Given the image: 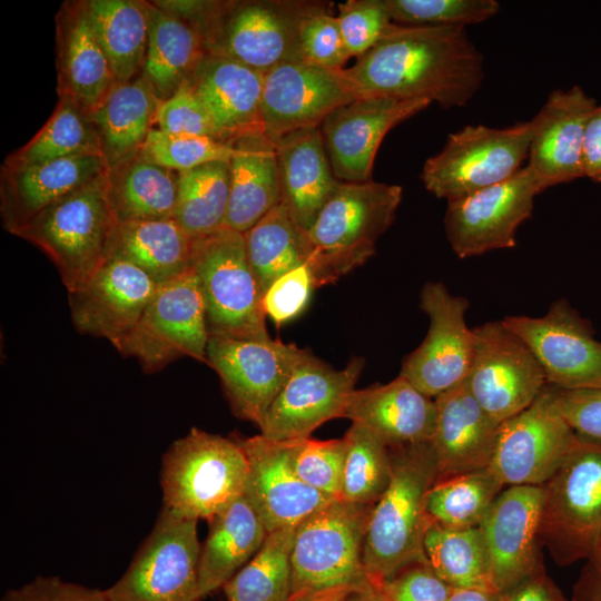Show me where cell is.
Here are the masks:
<instances>
[{
    "instance_id": "obj_1",
    "label": "cell",
    "mask_w": 601,
    "mask_h": 601,
    "mask_svg": "<svg viewBox=\"0 0 601 601\" xmlns=\"http://www.w3.org/2000/svg\"><path fill=\"white\" fill-rule=\"evenodd\" d=\"M346 71L364 97L427 99L464 107L484 78V58L463 27L394 23Z\"/></svg>"
},
{
    "instance_id": "obj_2",
    "label": "cell",
    "mask_w": 601,
    "mask_h": 601,
    "mask_svg": "<svg viewBox=\"0 0 601 601\" xmlns=\"http://www.w3.org/2000/svg\"><path fill=\"white\" fill-rule=\"evenodd\" d=\"M388 451L391 481L371 510L363 543L365 570L381 588L406 565L427 561L423 546L430 525L425 502L439 474L431 441Z\"/></svg>"
},
{
    "instance_id": "obj_3",
    "label": "cell",
    "mask_w": 601,
    "mask_h": 601,
    "mask_svg": "<svg viewBox=\"0 0 601 601\" xmlns=\"http://www.w3.org/2000/svg\"><path fill=\"white\" fill-rule=\"evenodd\" d=\"M372 508L335 500L297 525L289 601H323L384 589L371 580L363 562Z\"/></svg>"
},
{
    "instance_id": "obj_4",
    "label": "cell",
    "mask_w": 601,
    "mask_h": 601,
    "mask_svg": "<svg viewBox=\"0 0 601 601\" xmlns=\"http://www.w3.org/2000/svg\"><path fill=\"white\" fill-rule=\"evenodd\" d=\"M398 185L341 181L306 233L314 287L337 282L364 265L378 238L393 224L402 200Z\"/></svg>"
},
{
    "instance_id": "obj_5",
    "label": "cell",
    "mask_w": 601,
    "mask_h": 601,
    "mask_svg": "<svg viewBox=\"0 0 601 601\" xmlns=\"http://www.w3.org/2000/svg\"><path fill=\"white\" fill-rule=\"evenodd\" d=\"M323 2L294 0L206 1L195 27L208 55L236 60L262 73L303 61L299 28Z\"/></svg>"
},
{
    "instance_id": "obj_6",
    "label": "cell",
    "mask_w": 601,
    "mask_h": 601,
    "mask_svg": "<svg viewBox=\"0 0 601 601\" xmlns=\"http://www.w3.org/2000/svg\"><path fill=\"white\" fill-rule=\"evenodd\" d=\"M107 173L9 231L46 253L68 292L87 280L109 255L118 221L108 197Z\"/></svg>"
},
{
    "instance_id": "obj_7",
    "label": "cell",
    "mask_w": 601,
    "mask_h": 601,
    "mask_svg": "<svg viewBox=\"0 0 601 601\" xmlns=\"http://www.w3.org/2000/svg\"><path fill=\"white\" fill-rule=\"evenodd\" d=\"M248 473L237 440L193 427L164 455V508L190 519H206L225 511L244 495Z\"/></svg>"
},
{
    "instance_id": "obj_8",
    "label": "cell",
    "mask_w": 601,
    "mask_h": 601,
    "mask_svg": "<svg viewBox=\"0 0 601 601\" xmlns=\"http://www.w3.org/2000/svg\"><path fill=\"white\" fill-rule=\"evenodd\" d=\"M541 486V544L561 566L591 559L601 533V440L579 436Z\"/></svg>"
},
{
    "instance_id": "obj_9",
    "label": "cell",
    "mask_w": 601,
    "mask_h": 601,
    "mask_svg": "<svg viewBox=\"0 0 601 601\" xmlns=\"http://www.w3.org/2000/svg\"><path fill=\"white\" fill-rule=\"evenodd\" d=\"M190 268L204 296L209 335L240 339L270 337L244 234L223 227L194 238Z\"/></svg>"
},
{
    "instance_id": "obj_10",
    "label": "cell",
    "mask_w": 601,
    "mask_h": 601,
    "mask_svg": "<svg viewBox=\"0 0 601 601\" xmlns=\"http://www.w3.org/2000/svg\"><path fill=\"white\" fill-rule=\"evenodd\" d=\"M532 131L531 119L505 128L465 126L426 159L421 179L431 194L446 201L500 184L524 166Z\"/></svg>"
},
{
    "instance_id": "obj_11",
    "label": "cell",
    "mask_w": 601,
    "mask_h": 601,
    "mask_svg": "<svg viewBox=\"0 0 601 601\" xmlns=\"http://www.w3.org/2000/svg\"><path fill=\"white\" fill-rule=\"evenodd\" d=\"M208 341L204 296L189 268L158 286L138 323L116 348L152 373L185 356L206 363Z\"/></svg>"
},
{
    "instance_id": "obj_12",
    "label": "cell",
    "mask_w": 601,
    "mask_h": 601,
    "mask_svg": "<svg viewBox=\"0 0 601 601\" xmlns=\"http://www.w3.org/2000/svg\"><path fill=\"white\" fill-rule=\"evenodd\" d=\"M197 521L162 508L126 572L105 590L109 601H198Z\"/></svg>"
},
{
    "instance_id": "obj_13",
    "label": "cell",
    "mask_w": 601,
    "mask_h": 601,
    "mask_svg": "<svg viewBox=\"0 0 601 601\" xmlns=\"http://www.w3.org/2000/svg\"><path fill=\"white\" fill-rule=\"evenodd\" d=\"M558 394L548 383L526 408L499 425L487 467L504 486L543 485L577 444Z\"/></svg>"
},
{
    "instance_id": "obj_14",
    "label": "cell",
    "mask_w": 601,
    "mask_h": 601,
    "mask_svg": "<svg viewBox=\"0 0 601 601\" xmlns=\"http://www.w3.org/2000/svg\"><path fill=\"white\" fill-rule=\"evenodd\" d=\"M474 352L466 386L497 424L526 408L548 384L530 347L501 321L473 328Z\"/></svg>"
},
{
    "instance_id": "obj_15",
    "label": "cell",
    "mask_w": 601,
    "mask_h": 601,
    "mask_svg": "<svg viewBox=\"0 0 601 601\" xmlns=\"http://www.w3.org/2000/svg\"><path fill=\"white\" fill-rule=\"evenodd\" d=\"M544 189L524 165L509 179L461 199L447 201L444 227L460 258L516 246L519 227L531 217Z\"/></svg>"
},
{
    "instance_id": "obj_16",
    "label": "cell",
    "mask_w": 601,
    "mask_h": 601,
    "mask_svg": "<svg viewBox=\"0 0 601 601\" xmlns=\"http://www.w3.org/2000/svg\"><path fill=\"white\" fill-rule=\"evenodd\" d=\"M302 348L273 338L209 335L206 363L217 373L234 414L262 424L289 378Z\"/></svg>"
},
{
    "instance_id": "obj_17",
    "label": "cell",
    "mask_w": 601,
    "mask_h": 601,
    "mask_svg": "<svg viewBox=\"0 0 601 601\" xmlns=\"http://www.w3.org/2000/svg\"><path fill=\"white\" fill-rule=\"evenodd\" d=\"M420 307L430 326L423 342L403 361L400 375L431 398L464 382L474 352V332L465 321L469 302L441 282H427Z\"/></svg>"
},
{
    "instance_id": "obj_18",
    "label": "cell",
    "mask_w": 601,
    "mask_h": 601,
    "mask_svg": "<svg viewBox=\"0 0 601 601\" xmlns=\"http://www.w3.org/2000/svg\"><path fill=\"white\" fill-rule=\"evenodd\" d=\"M364 361L354 357L344 368H333L308 349H302L286 384L268 408L260 434L272 441L309 437L323 423L344 417Z\"/></svg>"
},
{
    "instance_id": "obj_19",
    "label": "cell",
    "mask_w": 601,
    "mask_h": 601,
    "mask_svg": "<svg viewBox=\"0 0 601 601\" xmlns=\"http://www.w3.org/2000/svg\"><path fill=\"white\" fill-rule=\"evenodd\" d=\"M362 97L346 68L305 61L279 65L264 73V132L276 140L296 130L321 127L334 110Z\"/></svg>"
},
{
    "instance_id": "obj_20",
    "label": "cell",
    "mask_w": 601,
    "mask_h": 601,
    "mask_svg": "<svg viewBox=\"0 0 601 601\" xmlns=\"http://www.w3.org/2000/svg\"><path fill=\"white\" fill-rule=\"evenodd\" d=\"M502 322L530 347L549 384L561 390L601 386V342L568 300L554 302L540 317L506 316Z\"/></svg>"
},
{
    "instance_id": "obj_21",
    "label": "cell",
    "mask_w": 601,
    "mask_h": 601,
    "mask_svg": "<svg viewBox=\"0 0 601 601\" xmlns=\"http://www.w3.org/2000/svg\"><path fill=\"white\" fill-rule=\"evenodd\" d=\"M431 104L427 99L372 96L334 110L319 128L335 177L344 183L370 180L385 135Z\"/></svg>"
},
{
    "instance_id": "obj_22",
    "label": "cell",
    "mask_w": 601,
    "mask_h": 601,
    "mask_svg": "<svg viewBox=\"0 0 601 601\" xmlns=\"http://www.w3.org/2000/svg\"><path fill=\"white\" fill-rule=\"evenodd\" d=\"M542 502V486H505L480 525L497 592L544 568L540 550Z\"/></svg>"
},
{
    "instance_id": "obj_23",
    "label": "cell",
    "mask_w": 601,
    "mask_h": 601,
    "mask_svg": "<svg viewBox=\"0 0 601 601\" xmlns=\"http://www.w3.org/2000/svg\"><path fill=\"white\" fill-rule=\"evenodd\" d=\"M157 285L134 264L108 257L80 286L68 292L77 331L106 338L115 347L135 327Z\"/></svg>"
},
{
    "instance_id": "obj_24",
    "label": "cell",
    "mask_w": 601,
    "mask_h": 601,
    "mask_svg": "<svg viewBox=\"0 0 601 601\" xmlns=\"http://www.w3.org/2000/svg\"><path fill=\"white\" fill-rule=\"evenodd\" d=\"M237 441L248 463L244 495L258 512L268 533L298 525L337 500L299 479L290 463L288 441H272L262 434Z\"/></svg>"
},
{
    "instance_id": "obj_25",
    "label": "cell",
    "mask_w": 601,
    "mask_h": 601,
    "mask_svg": "<svg viewBox=\"0 0 601 601\" xmlns=\"http://www.w3.org/2000/svg\"><path fill=\"white\" fill-rule=\"evenodd\" d=\"M597 104L580 86L558 89L531 119L533 131L526 166L544 190L584 177L583 134Z\"/></svg>"
},
{
    "instance_id": "obj_26",
    "label": "cell",
    "mask_w": 601,
    "mask_h": 601,
    "mask_svg": "<svg viewBox=\"0 0 601 601\" xmlns=\"http://www.w3.org/2000/svg\"><path fill=\"white\" fill-rule=\"evenodd\" d=\"M57 80L66 98L92 116L118 85L85 1L65 2L56 16Z\"/></svg>"
},
{
    "instance_id": "obj_27",
    "label": "cell",
    "mask_w": 601,
    "mask_h": 601,
    "mask_svg": "<svg viewBox=\"0 0 601 601\" xmlns=\"http://www.w3.org/2000/svg\"><path fill=\"white\" fill-rule=\"evenodd\" d=\"M188 81L204 104L218 139L234 142L265 134L264 73L236 60L207 53Z\"/></svg>"
},
{
    "instance_id": "obj_28",
    "label": "cell",
    "mask_w": 601,
    "mask_h": 601,
    "mask_svg": "<svg viewBox=\"0 0 601 601\" xmlns=\"http://www.w3.org/2000/svg\"><path fill=\"white\" fill-rule=\"evenodd\" d=\"M102 155H81L24 166H2L1 213L10 231L63 196L106 174Z\"/></svg>"
},
{
    "instance_id": "obj_29",
    "label": "cell",
    "mask_w": 601,
    "mask_h": 601,
    "mask_svg": "<svg viewBox=\"0 0 601 601\" xmlns=\"http://www.w3.org/2000/svg\"><path fill=\"white\" fill-rule=\"evenodd\" d=\"M344 417L367 427L385 446L396 447L432 440L436 405L398 375L387 384L354 390Z\"/></svg>"
},
{
    "instance_id": "obj_30",
    "label": "cell",
    "mask_w": 601,
    "mask_h": 601,
    "mask_svg": "<svg viewBox=\"0 0 601 601\" xmlns=\"http://www.w3.org/2000/svg\"><path fill=\"white\" fill-rule=\"evenodd\" d=\"M434 401L431 442L437 460L436 481L487 467L500 424L480 406L465 381Z\"/></svg>"
},
{
    "instance_id": "obj_31",
    "label": "cell",
    "mask_w": 601,
    "mask_h": 601,
    "mask_svg": "<svg viewBox=\"0 0 601 601\" xmlns=\"http://www.w3.org/2000/svg\"><path fill=\"white\" fill-rule=\"evenodd\" d=\"M274 142L282 201L307 233L341 181L332 170L319 127L293 131Z\"/></svg>"
},
{
    "instance_id": "obj_32",
    "label": "cell",
    "mask_w": 601,
    "mask_h": 601,
    "mask_svg": "<svg viewBox=\"0 0 601 601\" xmlns=\"http://www.w3.org/2000/svg\"><path fill=\"white\" fill-rule=\"evenodd\" d=\"M225 228L245 234L282 201L276 146L266 134L234 141Z\"/></svg>"
},
{
    "instance_id": "obj_33",
    "label": "cell",
    "mask_w": 601,
    "mask_h": 601,
    "mask_svg": "<svg viewBox=\"0 0 601 601\" xmlns=\"http://www.w3.org/2000/svg\"><path fill=\"white\" fill-rule=\"evenodd\" d=\"M198 564V601L231 579L260 549L268 531L242 495L214 516Z\"/></svg>"
},
{
    "instance_id": "obj_34",
    "label": "cell",
    "mask_w": 601,
    "mask_h": 601,
    "mask_svg": "<svg viewBox=\"0 0 601 601\" xmlns=\"http://www.w3.org/2000/svg\"><path fill=\"white\" fill-rule=\"evenodd\" d=\"M149 33L141 76L160 101L171 97L207 55L199 31L188 21L147 2Z\"/></svg>"
},
{
    "instance_id": "obj_35",
    "label": "cell",
    "mask_w": 601,
    "mask_h": 601,
    "mask_svg": "<svg viewBox=\"0 0 601 601\" xmlns=\"http://www.w3.org/2000/svg\"><path fill=\"white\" fill-rule=\"evenodd\" d=\"M160 102L140 75L118 83L95 111L92 120L109 168L141 151L156 127Z\"/></svg>"
},
{
    "instance_id": "obj_36",
    "label": "cell",
    "mask_w": 601,
    "mask_h": 601,
    "mask_svg": "<svg viewBox=\"0 0 601 601\" xmlns=\"http://www.w3.org/2000/svg\"><path fill=\"white\" fill-rule=\"evenodd\" d=\"M194 238L174 219L118 223L108 257L127 260L157 285L190 268Z\"/></svg>"
},
{
    "instance_id": "obj_37",
    "label": "cell",
    "mask_w": 601,
    "mask_h": 601,
    "mask_svg": "<svg viewBox=\"0 0 601 601\" xmlns=\"http://www.w3.org/2000/svg\"><path fill=\"white\" fill-rule=\"evenodd\" d=\"M178 176L141 151L110 167L107 190L117 221L174 218Z\"/></svg>"
},
{
    "instance_id": "obj_38",
    "label": "cell",
    "mask_w": 601,
    "mask_h": 601,
    "mask_svg": "<svg viewBox=\"0 0 601 601\" xmlns=\"http://www.w3.org/2000/svg\"><path fill=\"white\" fill-rule=\"evenodd\" d=\"M96 37L118 83L142 73L149 16L147 2L136 0H86Z\"/></svg>"
},
{
    "instance_id": "obj_39",
    "label": "cell",
    "mask_w": 601,
    "mask_h": 601,
    "mask_svg": "<svg viewBox=\"0 0 601 601\" xmlns=\"http://www.w3.org/2000/svg\"><path fill=\"white\" fill-rule=\"evenodd\" d=\"M247 256L262 295L282 275L308 263L307 235L280 201L244 234Z\"/></svg>"
},
{
    "instance_id": "obj_40",
    "label": "cell",
    "mask_w": 601,
    "mask_h": 601,
    "mask_svg": "<svg viewBox=\"0 0 601 601\" xmlns=\"http://www.w3.org/2000/svg\"><path fill=\"white\" fill-rule=\"evenodd\" d=\"M423 546L428 564L449 587L496 591L480 526L453 529L431 523Z\"/></svg>"
},
{
    "instance_id": "obj_41",
    "label": "cell",
    "mask_w": 601,
    "mask_h": 601,
    "mask_svg": "<svg viewBox=\"0 0 601 601\" xmlns=\"http://www.w3.org/2000/svg\"><path fill=\"white\" fill-rule=\"evenodd\" d=\"M230 189L229 162L214 161L179 171L174 219L193 238L224 227Z\"/></svg>"
},
{
    "instance_id": "obj_42",
    "label": "cell",
    "mask_w": 601,
    "mask_h": 601,
    "mask_svg": "<svg viewBox=\"0 0 601 601\" xmlns=\"http://www.w3.org/2000/svg\"><path fill=\"white\" fill-rule=\"evenodd\" d=\"M504 487L489 467L439 480L426 495L430 524L453 529L480 526Z\"/></svg>"
},
{
    "instance_id": "obj_43",
    "label": "cell",
    "mask_w": 601,
    "mask_h": 601,
    "mask_svg": "<svg viewBox=\"0 0 601 601\" xmlns=\"http://www.w3.org/2000/svg\"><path fill=\"white\" fill-rule=\"evenodd\" d=\"M296 528L268 533L257 553L224 584L229 601H289Z\"/></svg>"
},
{
    "instance_id": "obj_44",
    "label": "cell",
    "mask_w": 601,
    "mask_h": 601,
    "mask_svg": "<svg viewBox=\"0 0 601 601\" xmlns=\"http://www.w3.org/2000/svg\"><path fill=\"white\" fill-rule=\"evenodd\" d=\"M81 155H102L92 116L70 100L59 98L43 127L10 155L4 165L24 166Z\"/></svg>"
},
{
    "instance_id": "obj_45",
    "label": "cell",
    "mask_w": 601,
    "mask_h": 601,
    "mask_svg": "<svg viewBox=\"0 0 601 601\" xmlns=\"http://www.w3.org/2000/svg\"><path fill=\"white\" fill-rule=\"evenodd\" d=\"M344 440L346 459L341 500L374 505L391 481L388 447L367 427L357 423H352Z\"/></svg>"
},
{
    "instance_id": "obj_46",
    "label": "cell",
    "mask_w": 601,
    "mask_h": 601,
    "mask_svg": "<svg viewBox=\"0 0 601 601\" xmlns=\"http://www.w3.org/2000/svg\"><path fill=\"white\" fill-rule=\"evenodd\" d=\"M401 26L463 27L482 23L500 11L495 0H384Z\"/></svg>"
},
{
    "instance_id": "obj_47",
    "label": "cell",
    "mask_w": 601,
    "mask_h": 601,
    "mask_svg": "<svg viewBox=\"0 0 601 601\" xmlns=\"http://www.w3.org/2000/svg\"><path fill=\"white\" fill-rule=\"evenodd\" d=\"M289 457L295 473L313 489L341 500L346 442L343 439L289 440Z\"/></svg>"
},
{
    "instance_id": "obj_48",
    "label": "cell",
    "mask_w": 601,
    "mask_h": 601,
    "mask_svg": "<svg viewBox=\"0 0 601 601\" xmlns=\"http://www.w3.org/2000/svg\"><path fill=\"white\" fill-rule=\"evenodd\" d=\"M141 152L154 162L175 171H184L214 162L227 161L237 154L235 142L214 137H175L151 130Z\"/></svg>"
},
{
    "instance_id": "obj_49",
    "label": "cell",
    "mask_w": 601,
    "mask_h": 601,
    "mask_svg": "<svg viewBox=\"0 0 601 601\" xmlns=\"http://www.w3.org/2000/svg\"><path fill=\"white\" fill-rule=\"evenodd\" d=\"M331 4L323 2L307 14L299 28L302 60L326 68H344L351 55Z\"/></svg>"
},
{
    "instance_id": "obj_50",
    "label": "cell",
    "mask_w": 601,
    "mask_h": 601,
    "mask_svg": "<svg viewBox=\"0 0 601 601\" xmlns=\"http://www.w3.org/2000/svg\"><path fill=\"white\" fill-rule=\"evenodd\" d=\"M337 8L339 29L351 57L366 53L394 24L384 0H349Z\"/></svg>"
},
{
    "instance_id": "obj_51",
    "label": "cell",
    "mask_w": 601,
    "mask_h": 601,
    "mask_svg": "<svg viewBox=\"0 0 601 601\" xmlns=\"http://www.w3.org/2000/svg\"><path fill=\"white\" fill-rule=\"evenodd\" d=\"M156 126L155 129L169 136L217 138L210 117L188 80L160 102Z\"/></svg>"
},
{
    "instance_id": "obj_52",
    "label": "cell",
    "mask_w": 601,
    "mask_h": 601,
    "mask_svg": "<svg viewBox=\"0 0 601 601\" xmlns=\"http://www.w3.org/2000/svg\"><path fill=\"white\" fill-rule=\"evenodd\" d=\"M315 289L308 264L278 277L263 295V308L277 327L297 317Z\"/></svg>"
},
{
    "instance_id": "obj_53",
    "label": "cell",
    "mask_w": 601,
    "mask_h": 601,
    "mask_svg": "<svg viewBox=\"0 0 601 601\" xmlns=\"http://www.w3.org/2000/svg\"><path fill=\"white\" fill-rule=\"evenodd\" d=\"M388 601H449V587L427 561L411 563L395 573L385 584Z\"/></svg>"
},
{
    "instance_id": "obj_54",
    "label": "cell",
    "mask_w": 601,
    "mask_h": 601,
    "mask_svg": "<svg viewBox=\"0 0 601 601\" xmlns=\"http://www.w3.org/2000/svg\"><path fill=\"white\" fill-rule=\"evenodd\" d=\"M558 403L562 415L579 436L601 440V386L559 388Z\"/></svg>"
},
{
    "instance_id": "obj_55",
    "label": "cell",
    "mask_w": 601,
    "mask_h": 601,
    "mask_svg": "<svg viewBox=\"0 0 601 601\" xmlns=\"http://www.w3.org/2000/svg\"><path fill=\"white\" fill-rule=\"evenodd\" d=\"M2 601H109L105 590L62 581L57 577H38L21 588L9 590Z\"/></svg>"
},
{
    "instance_id": "obj_56",
    "label": "cell",
    "mask_w": 601,
    "mask_h": 601,
    "mask_svg": "<svg viewBox=\"0 0 601 601\" xmlns=\"http://www.w3.org/2000/svg\"><path fill=\"white\" fill-rule=\"evenodd\" d=\"M500 593L503 601H571L564 597L544 568Z\"/></svg>"
},
{
    "instance_id": "obj_57",
    "label": "cell",
    "mask_w": 601,
    "mask_h": 601,
    "mask_svg": "<svg viewBox=\"0 0 601 601\" xmlns=\"http://www.w3.org/2000/svg\"><path fill=\"white\" fill-rule=\"evenodd\" d=\"M582 168L584 177L601 183V104L593 108L584 127Z\"/></svg>"
},
{
    "instance_id": "obj_58",
    "label": "cell",
    "mask_w": 601,
    "mask_h": 601,
    "mask_svg": "<svg viewBox=\"0 0 601 601\" xmlns=\"http://www.w3.org/2000/svg\"><path fill=\"white\" fill-rule=\"evenodd\" d=\"M571 601H601V560H587L573 587Z\"/></svg>"
},
{
    "instance_id": "obj_59",
    "label": "cell",
    "mask_w": 601,
    "mask_h": 601,
    "mask_svg": "<svg viewBox=\"0 0 601 601\" xmlns=\"http://www.w3.org/2000/svg\"><path fill=\"white\" fill-rule=\"evenodd\" d=\"M449 601H503L500 592L483 589L451 588Z\"/></svg>"
},
{
    "instance_id": "obj_60",
    "label": "cell",
    "mask_w": 601,
    "mask_h": 601,
    "mask_svg": "<svg viewBox=\"0 0 601 601\" xmlns=\"http://www.w3.org/2000/svg\"><path fill=\"white\" fill-rule=\"evenodd\" d=\"M323 601H388L384 589L357 591L339 598Z\"/></svg>"
},
{
    "instance_id": "obj_61",
    "label": "cell",
    "mask_w": 601,
    "mask_h": 601,
    "mask_svg": "<svg viewBox=\"0 0 601 601\" xmlns=\"http://www.w3.org/2000/svg\"><path fill=\"white\" fill-rule=\"evenodd\" d=\"M591 559L601 560V533H600V536H599L594 553H593Z\"/></svg>"
}]
</instances>
